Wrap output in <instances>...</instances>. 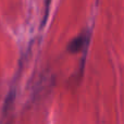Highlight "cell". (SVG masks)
I'll list each match as a JSON object with an SVG mask.
<instances>
[{
    "label": "cell",
    "instance_id": "cell-1",
    "mask_svg": "<svg viewBox=\"0 0 124 124\" xmlns=\"http://www.w3.org/2000/svg\"><path fill=\"white\" fill-rule=\"evenodd\" d=\"M83 45V38L82 37H78V38H76L74 41H72L70 45V49L71 50H77L79 49V47Z\"/></svg>",
    "mask_w": 124,
    "mask_h": 124
}]
</instances>
